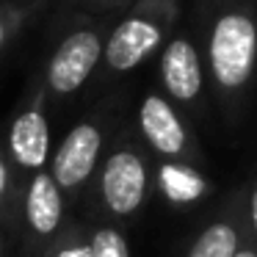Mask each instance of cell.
Masks as SVG:
<instances>
[{
	"instance_id": "10",
	"label": "cell",
	"mask_w": 257,
	"mask_h": 257,
	"mask_svg": "<svg viewBox=\"0 0 257 257\" xmlns=\"http://www.w3.org/2000/svg\"><path fill=\"white\" fill-rule=\"evenodd\" d=\"M25 218L34 235L50 238L58 232L64 218V196L50 172H36L25 194Z\"/></svg>"
},
{
	"instance_id": "12",
	"label": "cell",
	"mask_w": 257,
	"mask_h": 257,
	"mask_svg": "<svg viewBox=\"0 0 257 257\" xmlns=\"http://www.w3.org/2000/svg\"><path fill=\"white\" fill-rule=\"evenodd\" d=\"M89 257H130V243L116 224H100L89 235Z\"/></svg>"
},
{
	"instance_id": "9",
	"label": "cell",
	"mask_w": 257,
	"mask_h": 257,
	"mask_svg": "<svg viewBox=\"0 0 257 257\" xmlns=\"http://www.w3.org/2000/svg\"><path fill=\"white\" fill-rule=\"evenodd\" d=\"M9 152L25 172H45L50 158V127L39 105H28L14 116L9 130Z\"/></svg>"
},
{
	"instance_id": "3",
	"label": "cell",
	"mask_w": 257,
	"mask_h": 257,
	"mask_svg": "<svg viewBox=\"0 0 257 257\" xmlns=\"http://www.w3.org/2000/svg\"><path fill=\"white\" fill-rule=\"evenodd\" d=\"M139 130L144 144L166 163L199 166L202 150L196 133L169 97L158 94V91H147L139 105Z\"/></svg>"
},
{
	"instance_id": "2",
	"label": "cell",
	"mask_w": 257,
	"mask_h": 257,
	"mask_svg": "<svg viewBox=\"0 0 257 257\" xmlns=\"http://www.w3.org/2000/svg\"><path fill=\"white\" fill-rule=\"evenodd\" d=\"M180 17L177 0H141L139 6L108 34L102 61L108 72L124 75L144 64L166 45L169 31Z\"/></svg>"
},
{
	"instance_id": "11",
	"label": "cell",
	"mask_w": 257,
	"mask_h": 257,
	"mask_svg": "<svg viewBox=\"0 0 257 257\" xmlns=\"http://www.w3.org/2000/svg\"><path fill=\"white\" fill-rule=\"evenodd\" d=\"M158 183H161L166 199L174 202V205L199 202L213 188L210 180L191 163H163L161 172H158Z\"/></svg>"
},
{
	"instance_id": "7",
	"label": "cell",
	"mask_w": 257,
	"mask_h": 257,
	"mask_svg": "<svg viewBox=\"0 0 257 257\" xmlns=\"http://www.w3.org/2000/svg\"><path fill=\"white\" fill-rule=\"evenodd\" d=\"M102 144H105V136L97 122H80L64 136L50 161V177L56 180L61 194L64 191L75 194L86 185V180L100 166Z\"/></svg>"
},
{
	"instance_id": "15",
	"label": "cell",
	"mask_w": 257,
	"mask_h": 257,
	"mask_svg": "<svg viewBox=\"0 0 257 257\" xmlns=\"http://www.w3.org/2000/svg\"><path fill=\"white\" fill-rule=\"evenodd\" d=\"M17 25H20V12L0 6V53H3L6 42L12 39V34H14V28H17Z\"/></svg>"
},
{
	"instance_id": "14",
	"label": "cell",
	"mask_w": 257,
	"mask_h": 257,
	"mask_svg": "<svg viewBox=\"0 0 257 257\" xmlns=\"http://www.w3.org/2000/svg\"><path fill=\"white\" fill-rule=\"evenodd\" d=\"M243 202H246V232H249L251 243L257 246V174L246 183Z\"/></svg>"
},
{
	"instance_id": "16",
	"label": "cell",
	"mask_w": 257,
	"mask_h": 257,
	"mask_svg": "<svg viewBox=\"0 0 257 257\" xmlns=\"http://www.w3.org/2000/svg\"><path fill=\"white\" fill-rule=\"evenodd\" d=\"M235 257H257V246L251 243L249 232H246V238H243V243H240V249H238V254H235Z\"/></svg>"
},
{
	"instance_id": "8",
	"label": "cell",
	"mask_w": 257,
	"mask_h": 257,
	"mask_svg": "<svg viewBox=\"0 0 257 257\" xmlns=\"http://www.w3.org/2000/svg\"><path fill=\"white\" fill-rule=\"evenodd\" d=\"M243 238H246V202H243V188H240L199 229V235L191 240L185 257H235Z\"/></svg>"
},
{
	"instance_id": "4",
	"label": "cell",
	"mask_w": 257,
	"mask_h": 257,
	"mask_svg": "<svg viewBox=\"0 0 257 257\" xmlns=\"http://www.w3.org/2000/svg\"><path fill=\"white\" fill-rule=\"evenodd\" d=\"M152 191V169L139 147L122 144L102 161L100 199L113 218H130L147 205Z\"/></svg>"
},
{
	"instance_id": "1",
	"label": "cell",
	"mask_w": 257,
	"mask_h": 257,
	"mask_svg": "<svg viewBox=\"0 0 257 257\" xmlns=\"http://www.w3.org/2000/svg\"><path fill=\"white\" fill-rule=\"evenodd\" d=\"M205 75L227 116L243 108L257 75V9L249 0H224L210 14L202 47Z\"/></svg>"
},
{
	"instance_id": "13",
	"label": "cell",
	"mask_w": 257,
	"mask_h": 257,
	"mask_svg": "<svg viewBox=\"0 0 257 257\" xmlns=\"http://www.w3.org/2000/svg\"><path fill=\"white\" fill-rule=\"evenodd\" d=\"M47 257H89V235H83L80 229H72L53 246Z\"/></svg>"
},
{
	"instance_id": "6",
	"label": "cell",
	"mask_w": 257,
	"mask_h": 257,
	"mask_svg": "<svg viewBox=\"0 0 257 257\" xmlns=\"http://www.w3.org/2000/svg\"><path fill=\"white\" fill-rule=\"evenodd\" d=\"M105 39L94 28H78L61 39L50 64H47V86L56 94H72L94 75L102 61Z\"/></svg>"
},
{
	"instance_id": "17",
	"label": "cell",
	"mask_w": 257,
	"mask_h": 257,
	"mask_svg": "<svg viewBox=\"0 0 257 257\" xmlns=\"http://www.w3.org/2000/svg\"><path fill=\"white\" fill-rule=\"evenodd\" d=\"M9 183H12V177H9V166L3 163V158H0V199L6 196V191H9Z\"/></svg>"
},
{
	"instance_id": "5",
	"label": "cell",
	"mask_w": 257,
	"mask_h": 257,
	"mask_svg": "<svg viewBox=\"0 0 257 257\" xmlns=\"http://www.w3.org/2000/svg\"><path fill=\"white\" fill-rule=\"evenodd\" d=\"M163 97L185 111H199L205 102V61L202 50L191 36L177 34L161 47V61H158Z\"/></svg>"
}]
</instances>
